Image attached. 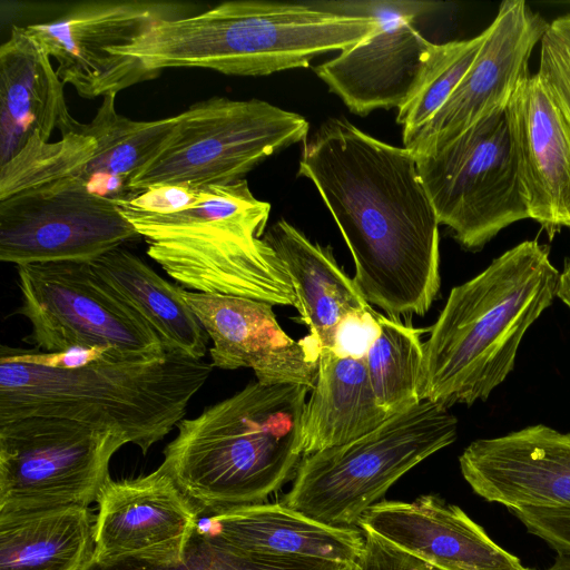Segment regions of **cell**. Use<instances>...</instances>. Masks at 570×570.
Wrapping results in <instances>:
<instances>
[{
	"label": "cell",
	"instance_id": "30",
	"mask_svg": "<svg viewBox=\"0 0 570 570\" xmlns=\"http://www.w3.org/2000/svg\"><path fill=\"white\" fill-rule=\"evenodd\" d=\"M95 150V138L78 130L56 142L33 134L13 158L0 165V200L76 176Z\"/></svg>",
	"mask_w": 570,
	"mask_h": 570
},
{
	"label": "cell",
	"instance_id": "36",
	"mask_svg": "<svg viewBox=\"0 0 570 570\" xmlns=\"http://www.w3.org/2000/svg\"><path fill=\"white\" fill-rule=\"evenodd\" d=\"M361 530L365 538L364 551L352 570H438L383 540L372 531Z\"/></svg>",
	"mask_w": 570,
	"mask_h": 570
},
{
	"label": "cell",
	"instance_id": "11",
	"mask_svg": "<svg viewBox=\"0 0 570 570\" xmlns=\"http://www.w3.org/2000/svg\"><path fill=\"white\" fill-rule=\"evenodd\" d=\"M139 237L117 205L65 178L0 200V259L91 262Z\"/></svg>",
	"mask_w": 570,
	"mask_h": 570
},
{
	"label": "cell",
	"instance_id": "38",
	"mask_svg": "<svg viewBox=\"0 0 570 570\" xmlns=\"http://www.w3.org/2000/svg\"><path fill=\"white\" fill-rule=\"evenodd\" d=\"M557 297L560 298L570 309V259L567 262L559 277Z\"/></svg>",
	"mask_w": 570,
	"mask_h": 570
},
{
	"label": "cell",
	"instance_id": "18",
	"mask_svg": "<svg viewBox=\"0 0 570 570\" xmlns=\"http://www.w3.org/2000/svg\"><path fill=\"white\" fill-rule=\"evenodd\" d=\"M474 493L511 511L570 509V432L544 424L471 442L459 458Z\"/></svg>",
	"mask_w": 570,
	"mask_h": 570
},
{
	"label": "cell",
	"instance_id": "8",
	"mask_svg": "<svg viewBox=\"0 0 570 570\" xmlns=\"http://www.w3.org/2000/svg\"><path fill=\"white\" fill-rule=\"evenodd\" d=\"M127 443L116 429L61 417L0 422V515L88 508Z\"/></svg>",
	"mask_w": 570,
	"mask_h": 570
},
{
	"label": "cell",
	"instance_id": "4",
	"mask_svg": "<svg viewBox=\"0 0 570 570\" xmlns=\"http://www.w3.org/2000/svg\"><path fill=\"white\" fill-rule=\"evenodd\" d=\"M214 366L177 350L163 357L112 352L56 370L0 353V422L55 416L116 429L144 454L184 419Z\"/></svg>",
	"mask_w": 570,
	"mask_h": 570
},
{
	"label": "cell",
	"instance_id": "16",
	"mask_svg": "<svg viewBox=\"0 0 570 570\" xmlns=\"http://www.w3.org/2000/svg\"><path fill=\"white\" fill-rule=\"evenodd\" d=\"M145 240L148 256L186 288L296 306L287 269L262 237L209 228Z\"/></svg>",
	"mask_w": 570,
	"mask_h": 570
},
{
	"label": "cell",
	"instance_id": "24",
	"mask_svg": "<svg viewBox=\"0 0 570 570\" xmlns=\"http://www.w3.org/2000/svg\"><path fill=\"white\" fill-rule=\"evenodd\" d=\"M311 391L301 431L304 456L351 442L390 416L375 397L364 357L320 350Z\"/></svg>",
	"mask_w": 570,
	"mask_h": 570
},
{
	"label": "cell",
	"instance_id": "29",
	"mask_svg": "<svg viewBox=\"0 0 570 570\" xmlns=\"http://www.w3.org/2000/svg\"><path fill=\"white\" fill-rule=\"evenodd\" d=\"M379 333L364 361L379 404L389 413L405 411L421 402L423 370L422 330L401 322L397 316L377 315Z\"/></svg>",
	"mask_w": 570,
	"mask_h": 570
},
{
	"label": "cell",
	"instance_id": "26",
	"mask_svg": "<svg viewBox=\"0 0 570 570\" xmlns=\"http://www.w3.org/2000/svg\"><path fill=\"white\" fill-rule=\"evenodd\" d=\"M116 94L102 97L88 124L77 121L75 130L92 136L96 150L73 177L90 194L117 204L128 199L135 175L161 149L171 134L176 116L132 120L117 112Z\"/></svg>",
	"mask_w": 570,
	"mask_h": 570
},
{
	"label": "cell",
	"instance_id": "21",
	"mask_svg": "<svg viewBox=\"0 0 570 570\" xmlns=\"http://www.w3.org/2000/svg\"><path fill=\"white\" fill-rule=\"evenodd\" d=\"M198 528L245 553L322 559L354 567L365 538L355 527L323 523L283 502L255 503L202 517Z\"/></svg>",
	"mask_w": 570,
	"mask_h": 570
},
{
	"label": "cell",
	"instance_id": "37",
	"mask_svg": "<svg viewBox=\"0 0 570 570\" xmlns=\"http://www.w3.org/2000/svg\"><path fill=\"white\" fill-rule=\"evenodd\" d=\"M377 315L373 311L345 317L338 325L332 351L341 356L364 357L379 333Z\"/></svg>",
	"mask_w": 570,
	"mask_h": 570
},
{
	"label": "cell",
	"instance_id": "10",
	"mask_svg": "<svg viewBox=\"0 0 570 570\" xmlns=\"http://www.w3.org/2000/svg\"><path fill=\"white\" fill-rule=\"evenodd\" d=\"M17 274L18 313L31 324L26 340L36 350L102 346L139 357H163L171 350L89 262L19 265Z\"/></svg>",
	"mask_w": 570,
	"mask_h": 570
},
{
	"label": "cell",
	"instance_id": "15",
	"mask_svg": "<svg viewBox=\"0 0 570 570\" xmlns=\"http://www.w3.org/2000/svg\"><path fill=\"white\" fill-rule=\"evenodd\" d=\"M548 22L522 0L503 1L469 70L438 112L404 146L421 154L505 110L531 77L529 60Z\"/></svg>",
	"mask_w": 570,
	"mask_h": 570
},
{
	"label": "cell",
	"instance_id": "3",
	"mask_svg": "<svg viewBox=\"0 0 570 570\" xmlns=\"http://www.w3.org/2000/svg\"><path fill=\"white\" fill-rule=\"evenodd\" d=\"M308 391L256 381L178 422L161 464L200 518L262 503L295 475Z\"/></svg>",
	"mask_w": 570,
	"mask_h": 570
},
{
	"label": "cell",
	"instance_id": "5",
	"mask_svg": "<svg viewBox=\"0 0 570 570\" xmlns=\"http://www.w3.org/2000/svg\"><path fill=\"white\" fill-rule=\"evenodd\" d=\"M377 26L374 17L340 14L308 2L236 0L160 19L119 53L154 72L187 67L266 76L306 68L317 56L358 43Z\"/></svg>",
	"mask_w": 570,
	"mask_h": 570
},
{
	"label": "cell",
	"instance_id": "7",
	"mask_svg": "<svg viewBox=\"0 0 570 570\" xmlns=\"http://www.w3.org/2000/svg\"><path fill=\"white\" fill-rule=\"evenodd\" d=\"M308 130L302 115L267 101L212 97L176 115L167 141L134 176L130 189L233 184L269 156L305 142Z\"/></svg>",
	"mask_w": 570,
	"mask_h": 570
},
{
	"label": "cell",
	"instance_id": "2",
	"mask_svg": "<svg viewBox=\"0 0 570 570\" xmlns=\"http://www.w3.org/2000/svg\"><path fill=\"white\" fill-rule=\"evenodd\" d=\"M560 273L524 240L454 286L424 343L421 400L446 407L489 397L514 367L528 328L552 304Z\"/></svg>",
	"mask_w": 570,
	"mask_h": 570
},
{
	"label": "cell",
	"instance_id": "25",
	"mask_svg": "<svg viewBox=\"0 0 570 570\" xmlns=\"http://www.w3.org/2000/svg\"><path fill=\"white\" fill-rule=\"evenodd\" d=\"M89 264L169 348L204 358L209 336L187 304L181 287L164 279L124 246L102 254Z\"/></svg>",
	"mask_w": 570,
	"mask_h": 570
},
{
	"label": "cell",
	"instance_id": "27",
	"mask_svg": "<svg viewBox=\"0 0 570 570\" xmlns=\"http://www.w3.org/2000/svg\"><path fill=\"white\" fill-rule=\"evenodd\" d=\"M94 520L78 507L0 515V570H83Z\"/></svg>",
	"mask_w": 570,
	"mask_h": 570
},
{
	"label": "cell",
	"instance_id": "22",
	"mask_svg": "<svg viewBox=\"0 0 570 570\" xmlns=\"http://www.w3.org/2000/svg\"><path fill=\"white\" fill-rule=\"evenodd\" d=\"M50 56L26 30L13 27L0 47V165L13 158L33 134L48 141L53 129L75 131Z\"/></svg>",
	"mask_w": 570,
	"mask_h": 570
},
{
	"label": "cell",
	"instance_id": "32",
	"mask_svg": "<svg viewBox=\"0 0 570 570\" xmlns=\"http://www.w3.org/2000/svg\"><path fill=\"white\" fill-rule=\"evenodd\" d=\"M535 75L570 131V13L548 24Z\"/></svg>",
	"mask_w": 570,
	"mask_h": 570
},
{
	"label": "cell",
	"instance_id": "13",
	"mask_svg": "<svg viewBox=\"0 0 570 570\" xmlns=\"http://www.w3.org/2000/svg\"><path fill=\"white\" fill-rule=\"evenodd\" d=\"M179 4L150 1H95L79 3L61 17L24 26L50 58L56 72L83 98L104 97L153 79L136 58L116 56L111 49L128 46L154 22L179 18Z\"/></svg>",
	"mask_w": 570,
	"mask_h": 570
},
{
	"label": "cell",
	"instance_id": "39",
	"mask_svg": "<svg viewBox=\"0 0 570 570\" xmlns=\"http://www.w3.org/2000/svg\"><path fill=\"white\" fill-rule=\"evenodd\" d=\"M547 570H570V554L558 553L556 561Z\"/></svg>",
	"mask_w": 570,
	"mask_h": 570
},
{
	"label": "cell",
	"instance_id": "12",
	"mask_svg": "<svg viewBox=\"0 0 570 570\" xmlns=\"http://www.w3.org/2000/svg\"><path fill=\"white\" fill-rule=\"evenodd\" d=\"M321 9L374 17L376 30L336 57L316 66L315 73L354 114L400 108L412 92L433 42L415 28L414 20L430 11L426 1H322Z\"/></svg>",
	"mask_w": 570,
	"mask_h": 570
},
{
	"label": "cell",
	"instance_id": "31",
	"mask_svg": "<svg viewBox=\"0 0 570 570\" xmlns=\"http://www.w3.org/2000/svg\"><path fill=\"white\" fill-rule=\"evenodd\" d=\"M484 38L483 30L471 39L433 43L419 81L396 116L404 146L445 104L472 65Z\"/></svg>",
	"mask_w": 570,
	"mask_h": 570
},
{
	"label": "cell",
	"instance_id": "20",
	"mask_svg": "<svg viewBox=\"0 0 570 570\" xmlns=\"http://www.w3.org/2000/svg\"><path fill=\"white\" fill-rule=\"evenodd\" d=\"M505 116L529 217L552 239L570 228V131L537 75L518 89Z\"/></svg>",
	"mask_w": 570,
	"mask_h": 570
},
{
	"label": "cell",
	"instance_id": "23",
	"mask_svg": "<svg viewBox=\"0 0 570 570\" xmlns=\"http://www.w3.org/2000/svg\"><path fill=\"white\" fill-rule=\"evenodd\" d=\"M263 238L286 267L296 295L295 307L320 350H333L345 317L374 311L337 264L330 246L313 243L285 219L277 220Z\"/></svg>",
	"mask_w": 570,
	"mask_h": 570
},
{
	"label": "cell",
	"instance_id": "33",
	"mask_svg": "<svg viewBox=\"0 0 570 570\" xmlns=\"http://www.w3.org/2000/svg\"><path fill=\"white\" fill-rule=\"evenodd\" d=\"M210 185L158 184L135 191L128 199L118 202L139 210L167 214L185 210L204 198Z\"/></svg>",
	"mask_w": 570,
	"mask_h": 570
},
{
	"label": "cell",
	"instance_id": "19",
	"mask_svg": "<svg viewBox=\"0 0 570 570\" xmlns=\"http://www.w3.org/2000/svg\"><path fill=\"white\" fill-rule=\"evenodd\" d=\"M356 525L438 570H529L461 508L434 494L382 500Z\"/></svg>",
	"mask_w": 570,
	"mask_h": 570
},
{
	"label": "cell",
	"instance_id": "35",
	"mask_svg": "<svg viewBox=\"0 0 570 570\" xmlns=\"http://www.w3.org/2000/svg\"><path fill=\"white\" fill-rule=\"evenodd\" d=\"M525 529L558 553L570 554V509H521L512 511Z\"/></svg>",
	"mask_w": 570,
	"mask_h": 570
},
{
	"label": "cell",
	"instance_id": "34",
	"mask_svg": "<svg viewBox=\"0 0 570 570\" xmlns=\"http://www.w3.org/2000/svg\"><path fill=\"white\" fill-rule=\"evenodd\" d=\"M115 351L102 346H72L59 352L12 348L1 346V354L13 360L56 370H75L99 361ZM139 357V356H138Z\"/></svg>",
	"mask_w": 570,
	"mask_h": 570
},
{
	"label": "cell",
	"instance_id": "6",
	"mask_svg": "<svg viewBox=\"0 0 570 570\" xmlns=\"http://www.w3.org/2000/svg\"><path fill=\"white\" fill-rule=\"evenodd\" d=\"M456 435L449 407L422 400L351 442L304 456L282 502L323 523L354 527L402 475Z\"/></svg>",
	"mask_w": 570,
	"mask_h": 570
},
{
	"label": "cell",
	"instance_id": "9",
	"mask_svg": "<svg viewBox=\"0 0 570 570\" xmlns=\"http://www.w3.org/2000/svg\"><path fill=\"white\" fill-rule=\"evenodd\" d=\"M413 155L440 225L463 248L480 250L508 226L530 218L505 110L442 146Z\"/></svg>",
	"mask_w": 570,
	"mask_h": 570
},
{
	"label": "cell",
	"instance_id": "17",
	"mask_svg": "<svg viewBox=\"0 0 570 570\" xmlns=\"http://www.w3.org/2000/svg\"><path fill=\"white\" fill-rule=\"evenodd\" d=\"M184 297L213 341L214 367L254 371L265 385L313 389L320 348L311 335L295 341L278 324L273 305L247 297L184 289Z\"/></svg>",
	"mask_w": 570,
	"mask_h": 570
},
{
	"label": "cell",
	"instance_id": "1",
	"mask_svg": "<svg viewBox=\"0 0 570 570\" xmlns=\"http://www.w3.org/2000/svg\"><path fill=\"white\" fill-rule=\"evenodd\" d=\"M298 175L336 222L367 302L390 316L424 315L441 285L440 223L414 155L330 118L305 142Z\"/></svg>",
	"mask_w": 570,
	"mask_h": 570
},
{
	"label": "cell",
	"instance_id": "28",
	"mask_svg": "<svg viewBox=\"0 0 570 570\" xmlns=\"http://www.w3.org/2000/svg\"><path fill=\"white\" fill-rule=\"evenodd\" d=\"M116 205L145 239L209 228L262 237L271 213V204L257 199L246 179L228 185H210L203 199L175 213H149L124 203Z\"/></svg>",
	"mask_w": 570,
	"mask_h": 570
},
{
	"label": "cell",
	"instance_id": "14",
	"mask_svg": "<svg viewBox=\"0 0 570 570\" xmlns=\"http://www.w3.org/2000/svg\"><path fill=\"white\" fill-rule=\"evenodd\" d=\"M96 502L90 561L101 566L178 564L200 520L163 464L146 475L109 478Z\"/></svg>",
	"mask_w": 570,
	"mask_h": 570
}]
</instances>
